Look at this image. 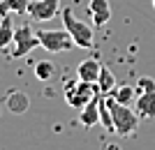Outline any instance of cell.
Returning <instances> with one entry per match:
<instances>
[{"mask_svg": "<svg viewBox=\"0 0 155 150\" xmlns=\"http://www.w3.org/2000/svg\"><path fill=\"white\" fill-rule=\"evenodd\" d=\"M14 23H12V16L7 14V16H0V49H7V46L12 44L14 39Z\"/></svg>", "mask_w": 155, "mask_h": 150, "instance_id": "15", "label": "cell"}, {"mask_svg": "<svg viewBox=\"0 0 155 150\" xmlns=\"http://www.w3.org/2000/svg\"><path fill=\"white\" fill-rule=\"evenodd\" d=\"M111 97L116 99L118 104L134 106V99H137V88H132V85H116V88L111 90Z\"/></svg>", "mask_w": 155, "mask_h": 150, "instance_id": "13", "label": "cell"}, {"mask_svg": "<svg viewBox=\"0 0 155 150\" xmlns=\"http://www.w3.org/2000/svg\"><path fill=\"white\" fill-rule=\"evenodd\" d=\"M97 88H100V95H111V90L116 88V76L104 65H102V72H100V78H97Z\"/></svg>", "mask_w": 155, "mask_h": 150, "instance_id": "16", "label": "cell"}, {"mask_svg": "<svg viewBox=\"0 0 155 150\" xmlns=\"http://www.w3.org/2000/svg\"><path fill=\"white\" fill-rule=\"evenodd\" d=\"M100 120H102L104 129L114 134V120H111V111H109V106H107V99H104V95H100Z\"/></svg>", "mask_w": 155, "mask_h": 150, "instance_id": "17", "label": "cell"}, {"mask_svg": "<svg viewBox=\"0 0 155 150\" xmlns=\"http://www.w3.org/2000/svg\"><path fill=\"white\" fill-rule=\"evenodd\" d=\"M60 14V0H30L28 16L32 21H51Z\"/></svg>", "mask_w": 155, "mask_h": 150, "instance_id": "6", "label": "cell"}, {"mask_svg": "<svg viewBox=\"0 0 155 150\" xmlns=\"http://www.w3.org/2000/svg\"><path fill=\"white\" fill-rule=\"evenodd\" d=\"M134 111L141 120H155V90H139L137 92Z\"/></svg>", "mask_w": 155, "mask_h": 150, "instance_id": "7", "label": "cell"}, {"mask_svg": "<svg viewBox=\"0 0 155 150\" xmlns=\"http://www.w3.org/2000/svg\"><path fill=\"white\" fill-rule=\"evenodd\" d=\"M7 109H9V113H14V116H21V113L28 111V106H30V99H28V95L23 90H12L9 95H7L5 99Z\"/></svg>", "mask_w": 155, "mask_h": 150, "instance_id": "11", "label": "cell"}, {"mask_svg": "<svg viewBox=\"0 0 155 150\" xmlns=\"http://www.w3.org/2000/svg\"><path fill=\"white\" fill-rule=\"evenodd\" d=\"M79 123L84 127H95L100 123V95H95L88 104L79 109Z\"/></svg>", "mask_w": 155, "mask_h": 150, "instance_id": "9", "label": "cell"}, {"mask_svg": "<svg viewBox=\"0 0 155 150\" xmlns=\"http://www.w3.org/2000/svg\"><path fill=\"white\" fill-rule=\"evenodd\" d=\"M88 14L95 26H104L111 21V5L109 0H91L88 2Z\"/></svg>", "mask_w": 155, "mask_h": 150, "instance_id": "10", "label": "cell"}, {"mask_svg": "<svg viewBox=\"0 0 155 150\" xmlns=\"http://www.w3.org/2000/svg\"><path fill=\"white\" fill-rule=\"evenodd\" d=\"M65 102L72 106V109H81L84 104H88L95 95H100V88L97 83H88V81H81V78H74V81H67L65 83Z\"/></svg>", "mask_w": 155, "mask_h": 150, "instance_id": "3", "label": "cell"}, {"mask_svg": "<svg viewBox=\"0 0 155 150\" xmlns=\"http://www.w3.org/2000/svg\"><path fill=\"white\" fill-rule=\"evenodd\" d=\"M100 72H102V62L97 58H86L77 65V78L88 81V83H97Z\"/></svg>", "mask_w": 155, "mask_h": 150, "instance_id": "8", "label": "cell"}, {"mask_svg": "<svg viewBox=\"0 0 155 150\" xmlns=\"http://www.w3.org/2000/svg\"><path fill=\"white\" fill-rule=\"evenodd\" d=\"M39 46V37L37 33H32V28L28 23L19 26L14 30V39H12V58H26L32 49Z\"/></svg>", "mask_w": 155, "mask_h": 150, "instance_id": "5", "label": "cell"}, {"mask_svg": "<svg viewBox=\"0 0 155 150\" xmlns=\"http://www.w3.org/2000/svg\"><path fill=\"white\" fill-rule=\"evenodd\" d=\"M60 14H63V26L67 28V33L74 39V46H79V49H95V33H93V28L86 21L77 19L74 12H72V7H63Z\"/></svg>", "mask_w": 155, "mask_h": 150, "instance_id": "2", "label": "cell"}, {"mask_svg": "<svg viewBox=\"0 0 155 150\" xmlns=\"http://www.w3.org/2000/svg\"><path fill=\"white\" fill-rule=\"evenodd\" d=\"M107 99V106L111 111V120H114V134L118 136H132L139 127V120L141 118L137 116L134 106H127V104H118L111 95H104Z\"/></svg>", "mask_w": 155, "mask_h": 150, "instance_id": "1", "label": "cell"}, {"mask_svg": "<svg viewBox=\"0 0 155 150\" xmlns=\"http://www.w3.org/2000/svg\"><path fill=\"white\" fill-rule=\"evenodd\" d=\"M39 46L49 53H63L74 46V39L67 33V28H56V30H37Z\"/></svg>", "mask_w": 155, "mask_h": 150, "instance_id": "4", "label": "cell"}, {"mask_svg": "<svg viewBox=\"0 0 155 150\" xmlns=\"http://www.w3.org/2000/svg\"><path fill=\"white\" fill-rule=\"evenodd\" d=\"M153 9H155V0H153Z\"/></svg>", "mask_w": 155, "mask_h": 150, "instance_id": "18", "label": "cell"}, {"mask_svg": "<svg viewBox=\"0 0 155 150\" xmlns=\"http://www.w3.org/2000/svg\"><path fill=\"white\" fill-rule=\"evenodd\" d=\"M30 0H0V16L7 14H28Z\"/></svg>", "mask_w": 155, "mask_h": 150, "instance_id": "14", "label": "cell"}, {"mask_svg": "<svg viewBox=\"0 0 155 150\" xmlns=\"http://www.w3.org/2000/svg\"><path fill=\"white\" fill-rule=\"evenodd\" d=\"M58 76V67H56V62H51V60H39L37 65H35V78L37 81H53V78Z\"/></svg>", "mask_w": 155, "mask_h": 150, "instance_id": "12", "label": "cell"}]
</instances>
